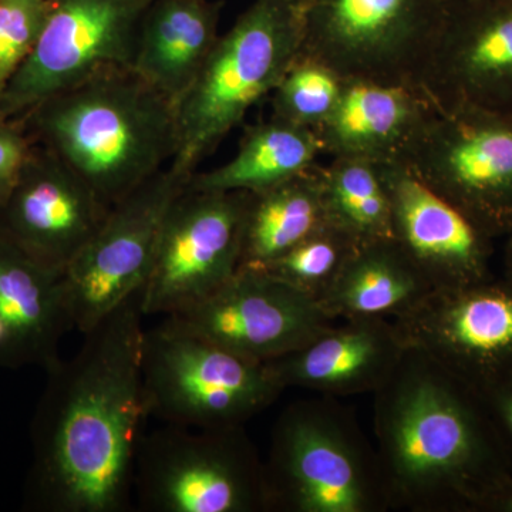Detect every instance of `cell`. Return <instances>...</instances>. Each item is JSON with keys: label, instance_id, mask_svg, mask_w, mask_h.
<instances>
[{"label": "cell", "instance_id": "obj_1", "mask_svg": "<svg viewBox=\"0 0 512 512\" xmlns=\"http://www.w3.org/2000/svg\"><path fill=\"white\" fill-rule=\"evenodd\" d=\"M140 292L84 333L82 349L47 370L30 424L26 510L126 512L133 495L143 384Z\"/></svg>", "mask_w": 512, "mask_h": 512}, {"label": "cell", "instance_id": "obj_2", "mask_svg": "<svg viewBox=\"0 0 512 512\" xmlns=\"http://www.w3.org/2000/svg\"><path fill=\"white\" fill-rule=\"evenodd\" d=\"M390 510L490 512L512 463L483 397L407 349L373 404Z\"/></svg>", "mask_w": 512, "mask_h": 512}, {"label": "cell", "instance_id": "obj_3", "mask_svg": "<svg viewBox=\"0 0 512 512\" xmlns=\"http://www.w3.org/2000/svg\"><path fill=\"white\" fill-rule=\"evenodd\" d=\"M20 120L36 144L110 207L163 170L177 150L173 101L130 66L101 70Z\"/></svg>", "mask_w": 512, "mask_h": 512}, {"label": "cell", "instance_id": "obj_4", "mask_svg": "<svg viewBox=\"0 0 512 512\" xmlns=\"http://www.w3.org/2000/svg\"><path fill=\"white\" fill-rule=\"evenodd\" d=\"M302 10L255 0L224 35L187 92L174 104L177 150L170 167L192 177L248 110L274 92L301 55Z\"/></svg>", "mask_w": 512, "mask_h": 512}, {"label": "cell", "instance_id": "obj_5", "mask_svg": "<svg viewBox=\"0 0 512 512\" xmlns=\"http://www.w3.org/2000/svg\"><path fill=\"white\" fill-rule=\"evenodd\" d=\"M264 466L269 511L390 510L376 447L336 397L289 404L272 429Z\"/></svg>", "mask_w": 512, "mask_h": 512}, {"label": "cell", "instance_id": "obj_6", "mask_svg": "<svg viewBox=\"0 0 512 512\" xmlns=\"http://www.w3.org/2000/svg\"><path fill=\"white\" fill-rule=\"evenodd\" d=\"M148 417L191 429L245 426L285 392L265 363L234 355L167 316L144 332Z\"/></svg>", "mask_w": 512, "mask_h": 512}, {"label": "cell", "instance_id": "obj_7", "mask_svg": "<svg viewBox=\"0 0 512 512\" xmlns=\"http://www.w3.org/2000/svg\"><path fill=\"white\" fill-rule=\"evenodd\" d=\"M133 493L144 512L269 511L264 461L244 426L141 434Z\"/></svg>", "mask_w": 512, "mask_h": 512}, {"label": "cell", "instance_id": "obj_8", "mask_svg": "<svg viewBox=\"0 0 512 512\" xmlns=\"http://www.w3.org/2000/svg\"><path fill=\"white\" fill-rule=\"evenodd\" d=\"M447 0H315L303 12L302 53L345 80L419 87Z\"/></svg>", "mask_w": 512, "mask_h": 512}, {"label": "cell", "instance_id": "obj_9", "mask_svg": "<svg viewBox=\"0 0 512 512\" xmlns=\"http://www.w3.org/2000/svg\"><path fill=\"white\" fill-rule=\"evenodd\" d=\"M403 164L488 237H512L510 114L437 110Z\"/></svg>", "mask_w": 512, "mask_h": 512}, {"label": "cell", "instance_id": "obj_10", "mask_svg": "<svg viewBox=\"0 0 512 512\" xmlns=\"http://www.w3.org/2000/svg\"><path fill=\"white\" fill-rule=\"evenodd\" d=\"M191 177L163 168L111 205L92 241L67 266L64 293L82 335L146 284L165 217Z\"/></svg>", "mask_w": 512, "mask_h": 512}, {"label": "cell", "instance_id": "obj_11", "mask_svg": "<svg viewBox=\"0 0 512 512\" xmlns=\"http://www.w3.org/2000/svg\"><path fill=\"white\" fill-rule=\"evenodd\" d=\"M248 192L185 188L165 217L140 291L144 316L177 315L214 295L241 266Z\"/></svg>", "mask_w": 512, "mask_h": 512}, {"label": "cell", "instance_id": "obj_12", "mask_svg": "<svg viewBox=\"0 0 512 512\" xmlns=\"http://www.w3.org/2000/svg\"><path fill=\"white\" fill-rule=\"evenodd\" d=\"M153 0H49L45 29L0 97V119L114 66H130L138 26Z\"/></svg>", "mask_w": 512, "mask_h": 512}, {"label": "cell", "instance_id": "obj_13", "mask_svg": "<svg viewBox=\"0 0 512 512\" xmlns=\"http://www.w3.org/2000/svg\"><path fill=\"white\" fill-rule=\"evenodd\" d=\"M407 349L483 394L512 376V281L433 289L393 319Z\"/></svg>", "mask_w": 512, "mask_h": 512}, {"label": "cell", "instance_id": "obj_14", "mask_svg": "<svg viewBox=\"0 0 512 512\" xmlns=\"http://www.w3.org/2000/svg\"><path fill=\"white\" fill-rule=\"evenodd\" d=\"M170 318L256 363L301 349L335 323L309 296L252 268H239L210 298Z\"/></svg>", "mask_w": 512, "mask_h": 512}, {"label": "cell", "instance_id": "obj_15", "mask_svg": "<svg viewBox=\"0 0 512 512\" xmlns=\"http://www.w3.org/2000/svg\"><path fill=\"white\" fill-rule=\"evenodd\" d=\"M420 89L437 110L474 107L512 116V0H447Z\"/></svg>", "mask_w": 512, "mask_h": 512}, {"label": "cell", "instance_id": "obj_16", "mask_svg": "<svg viewBox=\"0 0 512 512\" xmlns=\"http://www.w3.org/2000/svg\"><path fill=\"white\" fill-rule=\"evenodd\" d=\"M110 205L72 168L36 144L0 207V232L52 271H66L97 234Z\"/></svg>", "mask_w": 512, "mask_h": 512}, {"label": "cell", "instance_id": "obj_17", "mask_svg": "<svg viewBox=\"0 0 512 512\" xmlns=\"http://www.w3.org/2000/svg\"><path fill=\"white\" fill-rule=\"evenodd\" d=\"M392 204L393 239L434 289L493 278L488 237L407 164L379 165Z\"/></svg>", "mask_w": 512, "mask_h": 512}, {"label": "cell", "instance_id": "obj_18", "mask_svg": "<svg viewBox=\"0 0 512 512\" xmlns=\"http://www.w3.org/2000/svg\"><path fill=\"white\" fill-rule=\"evenodd\" d=\"M407 346L390 319H346L311 342L266 362L284 389L346 397L382 389L406 355Z\"/></svg>", "mask_w": 512, "mask_h": 512}, {"label": "cell", "instance_id": "obj_19", "mask_svg": "<svg viewBox=\"0 0 512 512\" xmlns=\"http://www.w3.org/2000/svg\"><path fill=\"white\" fill-rule=\"evenodd\" d=\"M436 113L419 87L349 79L316 133L330 157L403 164Z\"/></svg>", "mask_w": 512, "mask_h": 512}, {"label": "cell", "instance_id": "obj_20", "mask_svg": "<svg viewBox=\"0 0 512 512\" xmlns=\"http://www.w3.org/2000/svg\"><path fill=\"white\" fill-rule=\"evenodd\" d=\"M0 320L9 332L6 369H52L64 333L74 329L62 272L30 258L0 232Z\"/></svg>", "mask_w": 512, "mask_h": 512}, {"label": "cell", "instance_id": "obj_21", "mask_svg": "<svg viewBox=\"0 0 512 512\" xmlns=\"http://www.w3.org/2000/svg\"><path fill=\"white\" fill-rule=\"evenodd\" d=\"M221 3L153 0L138 26L130 67L177 103L194 82L220 33Z\"/></svg>", "mask_w": 512, "mask_h": 512}, {"label": "cell", "instance_id": "obj_22", "mask_svg": "<svg viewBox=\"0 0 512 512\" xmlns=\"http://www.w3.org/2000/svg\"><path fill=\"white\" fill-rule=\"evenodd\" d=\"M433 286L394 239L360 245L319 299L336 319H396L423 301Z\"/></svg>", "mask_w": 512, "mask_h": 512}, {"label": "cell", "instance_id": "obj_23", "mask_svg": "<svg viewBox=\"0 0 512 512\" xmlns=\"http://www.w3.org/2000/svg\"><path fill=\"white\" fill-rule=\"evenodd\" d=\"M322 154L325 151L315 130L271 116L248 128L232 160L207 173H195L187 187L195 191H264L312 170Z\"/></svg>", "mask_w": 512, "mask_h": 512}, {"label": "cell", "instance_id": "obj_24", "mask_svg": "<svg viewBox=\"0 0 512 512\" xmlns=\"http://www.w3.org/2000/svg\"><path fill=\"white\" fill-rule=\"evenodd\" d=\"M326 225L319 164L268 190L248 192L239 268H261Z\"/></svg>", "mask_w": 512, "mask_h": 512}, {"label": "cell", "instance_id": "obj_25", "mask_svg": "<svg viewBox=\"0 0 512 512\" xmlns=\"http://www.w3.org/2000/svg\"><path fill=\"white\" fill-rule=\"evenodd\" d=\"M326 222L360 247L393 239L392 204L379 165L332 157L320 165Z\"/></svg>", "mask_w": 512, "mask_h": 512}, {"label": "cell", "instance_id": "obj_26", "mask_svg": "<svg viewBox=\"0 0 512 512\" xmlns=\"http://www.w3.org/2000/svg\"><path fill=\"white\" fill-rule=\"evenodd\" d=\"M356 248L348 235L326 225L269 264L252 269H259L318 302Z\"/></svg>", "mask_w": 512, "mask_h": 512}, {"label": "cell", "instance_id": "obj_27", "mask_svg": "<svg viewBox=\"0 0 512 512\" xmlns=\"http://www.w3.org/2000/svg\"><path fill=\"white\" fill-rule=\"evenodd\" d=\"M343 84L332 67L301 52L271 93L272 116L316 131L338 106Z\"/></svg>", "mask_w": 512, "mask_h": 512}, {"label": "cell", "instance_id": "obj_28", "mask_svg": "<svg viewBox=\"0 0 512 512\" xmlns=\"http://www.w3.org/2000/svg\"><path fill=\"white\" fill-rule=\"evenodd\" d=\"M49 0H0V97L45 29Z\"/></svg>", "mask_w": 512, "mask_h": 512}, {"label": "cell", "instance_id": "obj_29", "mask_svg": "<svg viewBox=\"0 0 512 512\" xmlns=\"http://www.w3.org/2000/svg\"><path fill=\"white\" fill-rule=\"evenodd\" d=\"M33 146L22 120L0 119V207L18 183Z\"/></svg>", "mask_w": 512, "mask_h": 512}, {"label": "cell", "instance_id": "obj_30", "mask_svg": "<svg viewBox=\"0 0 512 512\" xmlns=\"http://www.w3.org/2000/svg\"><path fill=\"white\" fill-rule=\"evenodd\" d=\"M512 463V376L481 394Z\"/></svg>", "mask_w": 512, "mask_h": 512}, {"label": "cell", "instance_id": "obj_31", "mask_svg": "<svg viewBox=\"0 0 512 512\" xmlns=\"http://www.w3.org/2000/svg\"><path fill=\"white\" fill-rule=\"evenodd\" d=\"M490 512H512V477L504 485L500 494L495 497Z\"/></svg>", "mask_w": 512, "mask_h": 512}, {"label": "cell", "instance_id": "obj_32", "mask_svg": "<svg viewBox=\"0 0 512 512\" xmlns=\"http://www.w3.org/2000/svg\"><path fill=\"white\" fill-rule=\"evenodd\" d=\"M9 355V332L6 326L0 320V366L6 367L8 365Z\"/></svg>", "mask_w": 512, "mask_h": 512}, {"label": "cell", "instance_id": "obj_33", "mask_svg": "<svg viewBox=\"0 0 512 512\" xmlns=\"http://www.w3.org/2000/svg\"><path fill=\"white\" fill-rule=\"evenodd\" d=\"M504 276L512 281V237L507 238V244H505Z\"/></svg>", "mask_w": 512, "mask_h": 512}, {"label": "cell", "instance_id": "obj_34", "mask_svg": "<svg viewBox=\"0 0 512 512\" xmlns=\"http://www.w3.org/2000/svg\"><path fill=\"white\" fill-rule=\"evenodd\" d=\"M279 2L285 3V5L291 6V8L305 12V10L308 9L315 0H279Z\"/></svg>", "mask_w": 512, "mask_h": 512}, {"label": "cell", "instance_id": "obj_35", "mask_svg": "<svg viewBox=\"0 0 512 512\" xmlns=\"http://www.w3.org/2000/svg\"><path fill=\"white\" fill-rule=\"evenodd\" d=\"M478 2H498V0H478Z\"/></svg>", "mask_w": 512, "mask_h": 512}]
</instances>
